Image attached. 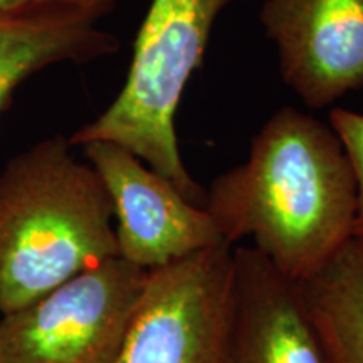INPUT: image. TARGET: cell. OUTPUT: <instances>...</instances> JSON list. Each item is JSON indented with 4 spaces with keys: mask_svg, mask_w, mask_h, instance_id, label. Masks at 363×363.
Wrapping results in <instances>:
<instances>
[{
    "mask_svg": "<svg viewBox=\"0 0 363 363\" xmlns=\"http://www.w3.org/2000/svg\"><path fill=\"white\" fill-rule=\"evenodd\" d=\"M203 207L229 246L249 238L276 271L305 283L353 238L355 175L330 123L286 106L247 160L216 177Z\"/></svg>",
    "mask_w": 363,
    "mask_h": 363,
    "instance_id": "6da1fadb",
    "label": "cell"
},
{
    "mask_svg": "<svg viewBox=\"0 0 363 363\" xmlns=\"http://www.w3.org/2000/svg\"><path fill=\"white\" fill-rule=\"evenodd\" d=\"M118 256L111 202L65 136L12 158L0 174V315Z\"/></svg>",
    "mask_w": 363,
    "mask_h": 363,
    "instance_id": "7a4b0ae2",
    "label": "cell"
},
{
    "mask_svg": "<svg viewBox=\"0 0 363 363\" xmlns=\"http://www.w3.org/2000/svg\"><path fill=\"white\" fill-rule=\"evenodd\" d=\"M249 0H152L136 34L123 88L110 106L69 138L120 145L169 179L195 206L207 190L182 158L175 118L194 72L202 65L216 21L224 9Z\"/></svg>",
    "mask_w": 363,
    "mask_h": 363,
    "instance_id": "3957f363",
    "label": "cell"
},
{
    "mask_svg": "<svg viewBox=\"0 0 363 363\" xmlns=\"http://www.w3.org/2000/svg\"><path fill=\"white\" fill-rule=\"evenodd\" d=\"M148 272L113 256L0 318V363H115Z\"/></svg>",
    "mask_w": 363,
    "mask_h": 363,
    "instance_id": "277c9868",
    "label": "cell"
},
{
    "mask_svg": "<svg viewBox=\"0 0 363 363\" xmlns=\"http://www.w3.org/2000/svg\"><path fill=\"white\" fill-rule=\"evenodd\" d=\"M234 246L150 271L115 363H229Z\"/></svg>",
    "mask_w": 363,
    "mask_h": 363,
    "instance_id": "5b68a950",
    "label": "cell"
},
{
    "mask_svg": "<svg viewBox=\"0 0 363 363\" xmlns=\"http://www.w3.org/2000/svg\"><path fill=\"white\" fill-rule=\"evenodd\" d=\"M111 202L118 256L145 271L227 244L206 207L120 145H81Z\"/></svg>",
    "mask_w": 363,
    "mask_h": 363,
    "instance_id": "8992f818",
    "label": "cell"
},
{
    "mask_svg": "<svg viewBox=\"0 0 363 363\" xmlns=\"http://www.w3.org/2000/svg\"><path fill=\"white\" fill-rule=\"evenodd\" d=\"M259 19L284 83L308 108L363 86V0H266Z\"/></svg>",
    "mask_w": 363,
    "mask_h": 363,
    "instance_id": "52a82bcc",
    "label": "cell"
},
{
    "mask_svg": "<svg viewBox=\"0 0 363 363\" xmlns=\"http://www.w3.org/2000/svg\"><path fill=\"white\" fill-rule=\"evenodd\" d=\"M229 363H331L301 284L251 246H234Z\"/></svg>",
    "mask_w": 363,
    "mask_h": 363,
    "instance_id": "ba28073f",
    "label": "cell"
},
{
    "mask_svg": "<svg viewBox=\"0 0 363 363\" xmlns=\"http://www.w3.org/2000/svg\"><path fill=\"white\" fill-rule=\"evenodd\" d=\"M99 19L98 13L79 9L0 12V113L35 72L115 54L118 38L99 29Z\"/></svg>",
    "mask_w": 363,
    "mask_h": 363,
    "instance_id": "9c48e42d",
    "label": "cell"
},
{
    "mask_svg": "<svg viewBox=\"0 0 363 363\" xmlns=\"http://www.w3.org/2000/svg\"><path fill=\"white\" fill-rule=\"evenodd\" d=\"M299 284L331 363H363V244L352 238Z\"/></svg>",
    "mask_w": 363,
    "mask_h": 363,
    "instance_id": "30bf717a",
    "label": "cell"
},
{
    "mask_svg": "<svg viewBox=\"0 0 363 363\" xmlns=\"http://www.w3.org/2000/svg\"><path fill=\"white\" fill-rule=\"evenodd\" d=\"M328 123L338 135L348 160L352 163L357 184V212L353 224V239L363 244V113L333 108Z\"/></svg>",
    "mask_w": 363,
    "mask_h": 363,
    "instance_id": "8fae6325",
    "label": "cell"
},
{
    "mask_svg": "<svg viewBox=\"0 0 363 363\" xmlns=\"http://www.w3.org/2000/svg\"><path fill=\"white\" fill-rule=\"evenodd\" d=\"M116 0H0V12H26L35 9H79L104 16Z\"/></svg>",
    "mask_w": 363,
    "mask_h": 363,
    "instance_id": "7c38bea8",
    "label": "cell"
}]
</instances>
